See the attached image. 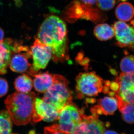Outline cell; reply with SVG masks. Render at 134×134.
<instances>
[{"instance_id": "13", "label": "cell", "mask_w": 134, "mask_h": 134, "mask_svg": "<svg viewBox=\"0 0 134 134\" xmlns=\"http://www.w3.org/2000/svg\"><path fill=\"white\" fill-rule=\"evenodd\" d=\"M14 40L7 39L0 42V74H5L9 66Z\"/></svg>"}, {"instance_id": "17", "label": "cell", "mask_w": 134, "mask_h": 134, "mask_svg": "<svg viewBox=\"0 0 134 134\" xmlns=\"http://www.w3.org/2000/svg\"><path fill=\"white\" fill-rule=\"evenodd\" d=\"M94 34L97 38L102 41L111 39L115 36L113 27L106 23L97 25L94 29Z\"/></svg>"}, {"instance_id": "8", "label": "cell", "mask_w": 134, "mask_h": 134, "mask_svg": "<svg viewBox=\"0 0 134 134\" xmlns=\"http://www.w3.org/2000/svg\"><path fill=\"white\" fill-rule=\"evenodd\" d=\"M117 45L134 51V19L129 24L118 21L114 24Z\"/></svg>"}, {"instance_id": "19", "label": "cell", "mask_w": 134, "mask_h": 134, "mask_svg": "<svg viewBox=\"0 0 134 134\" xmlns=\"http://www.w3.org/2000/svg\"><path fill=\"white\" fill-rule=\"evenodd\" d=\"M12 128V119L7 111H0V134H11Z\"/></svg>"}, {"instance_id": "3", "label": "cell", "mask_w": 134, "mask_h": 134, "mask_svg": "<svg viewBox=\"0 0 134 134\" xmlns=\"http://www.w3.org/2000/svg\"><path fill=\"white\" fill-rule=\"evenodd\" d=\"M53 77L52 85L45 92L42 99L60 112L64 107L72 103V92L65 77L54 75Z\"/></svg>"}, {"instance_id": "7", "label": "cell", "mask_w": 134, "mask_h": 134, "mask_svg": "<svg viewBox=\"0 0 134 134\" xmlns=\"http://www.w3.org/2000/svg\"><path fill=\"white\" fill-rule=\"evenodd\" d=\"M31 50L33 59L32 70L34 75L40 69L45 68L52 58V50L38 38H36L31 47Z\"/></svg>"}, {"instance_id": "28", "label": "cell", "mask_w": 134, "mask_h": 134, "mask_svg": "<svg viewBox=\"0 0 134 134\" xmlns=\"http://www.w3.org/2000/svg\"><path fill=\"white\" fill-rule=\"evenodd\" d=\"M121 1H122L123 2H125V1H126V0H121Z\"/></svg>"}, {"instance_id": "29", "label": "cell", "mask_w": 134, "mask_h": 134, "mask_svg": "<svg viewBox=\"0 0 134 134\" xmlns=\"http://www.w3.org/2000/svg\"><path fill=\"white\" fill-rule=\"evenodd\" d=\"M16 134L12 133V134Z\"/></svg>"}, {"instance_id": "16", "label": "cell", "mask_w": 134, "mask_h": 134, "mask_svg": "<svg viewBox=\"0 0 134 134\" xmlns=\"http://www.w3.org/2000/svg\"><path fill=\"white\" fill-rule=\"evenodd\" d=\"M114 96L117 99L122 119L129 124H134V105L124 101L116 93Z\"/></svg>"}, {"instance_id": "1", "label": "cell", "mask_w": 134, "mask_h": 134, "mask_svg": "<svg viewBox=\"0 0 134 134\" xmlns=\"http://www.w3.org/2000/svg\"><path fill=\"white\" fill-rule=\"evenodd\" d=\"M67 34L66 23L56 16H48L40 26L38 38L52 49V58L54 62L68 58Z\"/></svg>"}, {"instance_id": "21", "label": "cell", "mask_w": 134, "mask_h": 134, "mask_svg": "<svg viewBox=\"0 0 134 134\" xmlns=\"http://www.w3.org/2000/svg\"><path fill=\"white\" fill-rule=\"evenodd\" d=\"M96 3L100 9L104 11H108L114 7L116 3V0H97Z\"/></svg>"}, {"instance_id": "24", "label": "cell", "mask_w": 134, "mask_h": 134, "mask_svg": "<svg viewBox=\"0 0 134 134\" xmlns=\"http://www.w3.org/2000/svg\"><path fill=\"white\" fill-rule=\"evenodd\" d=\"M85 4L89 5H93L96 2L97 0H81Z\"/></svg>"}, {"instance_id": "22", "label": "cell", "mask_w": 134, "mask_h": 134, "mask_svg": "<svg viewBox=\"0 0 134 134\" xmlns=\"http://www.w3.org/2000/svg\"><path fill=\"white\" fill-rule=\"evenodd\" d=\"M45 134H68L62 132L58 129L57 124L45 128Z\"/></svg>"}, {"instance_id": "5", "label": "cell", "mask_w": 134, "mask_h": 134, "mask_svg": "<svg viewBox=\"0 0 134 134\" xmlns=\"http://www.w3.org/2000/svg\"><path fill=\"white\" fill-rule=\"evenodd\" d=\"M76 81V90L81 96H97L104 88L105 82L95 72L81 73Z\"/></svg>"}, {"instance_id": "14", "label": "cell", "mask_w": 134, "mask_h": 134, "mask_svg": "<svg viewBox=\"0 0 134 134\" xmlns=\"http://www.w3.org/2000/svg\"><path fill=\"white\" fill-rule=\"evenodd\" d=\"M33 86L36 91L44 93L47 91L52 85L54 82L53 75L48 72L39 73L34 75Z\"/></svg>"}, {"instance_id": "11", "label": "cell", "mask_w": 134, "mask_h": 134, "mask_svg": "<svg viewBox=\"0 0 134 134\" xmlns=\"http://www.w3.org/2000/svg\"><path fill=\"white\" fill-rule=\"evenodd\" d=\"M98 115L87 116L83 114L81 122L76 128L85 134H104L105 125L98 119Z\"/></svg>"}, {"instance_id": "12", "label": "cell", "mask_w": 134, "mask_h": 134, "mask_svg": "<svg viewBox=\"0 0 134 134\" xmlns=\"http://www.w3.org/2000/svg\"><path fill=\"white\" fill-rule=\"evenodd\" d=\"M118 102L116 98L113 97H105L100 99L97 105L91 110L92 114L112 115L117 110Z\"/></svg>"}, {"instance_id": "18", "label": "cell", "mask_w": 134, "mask_h": 134, "mask_svg": "<svg viewBox=\"0 0 134 134\" xmlns=\"http://www.w3.org/2000/svg\"><path fill=\"white\" fill-rule=\"evenodd\" d=\"M14 85L15 88L17 91L22 93H28L32 88L33 81L29 76L24 74L19 76L16 79Z\"/></svg>"}, {"instance_id": "9", "label": "cell", "mask_w": 134, "mask_h": 134, "mask_svg": "<svg viewBox=\"0 0 134 134\" xmlns=\"http://www.w3.org/2000/svg\"><path fill=\"white\" fill-rule=\"evenodd\" d=\"M60 113L42 99L36 98L32 120L34 122H39L42 120L46 122H53L58 119Z\"/></svg>"}, {"instance_id": "20", "label": "cell", "mask_w": 134, "mask_h": 134, "mask_svg": "<svg viewBox=\"0 0 134 134\" xmlns=\"http://www.w3.org/2000/svg\"><path fill=\"white\" fill-rule=\"evenodd\" d=\"M120 67L123 73L134 74V56L130 55L122 58Z\"/></svg>"}, {"instance_id": "25", "label": "cell", "mask_w": 134, "mask_h": 134, "mask_svg": "<svg viewBox=\"0 0 134 134\" xmlns=\"http://www.w3.org/2000/svg\"><path fill=\"white\" fill-rule=\"evenodd\" d=\"M104 134H119L117 132L113 130H105L104 132Z\"/></svg>"}, {"instance_id": "15", "label": "cell", "mask_w": 134, "mask_h": 134, "mask_svg": "<svg viewBox=\"0 0 134 134\" xmlns=\"http://www.w3.org/2000/svg\"><path fill=\"white\" fill-rule=\"evenodd\" d=\"M115 14L119 21L125 23L130 21L134 17V7L129 2L121 3L117 5Z\"/></svg>"}, {"instance_id": "4", "label": "cell", "mask_w": 134, "mask_h": 134, "mask_svg": "<svg viewBox=\"0 0 134 134\" xmlns=\"http://www.w3.org/2000/svg\"><path fill=\"white\" fill-rule=\"evenodd\" d=\"M32 58L31 50L28 46L20 42L13 41L9 63L12 71L19 73L26 72L33 76L32 65L29 61Z\"/></svg>"}, {"instance_id": "2", "label": "cell", "mask_w": 134, "mask_h": 134, "mask_svg": "<svg viewBox=\"0 0 134 134\" xmlns=\"http://www.w3.org/2000/svg\"><path fill=\"white\" fill-rule=\"evenodd\" d=\"M36 94L32 92L22 93L16 92L8 96L5 101L7 111L14 123L25 125L33 116Z\"/></svg>"}, {"instance_id": "10", "label": "cell", "mask_w": 134, "mask_h": 134, "mask_svg": "<svg viewBox=\"0 0 134 134\" xmlns=\"http://www.w3.org/2000/svg\"><path fill=\"white\" fill-rule=\"evenodd\" d=\"M116 82L119 89L115 93L125 102L134 105V74L121 73Z\"/></svg>"}, {"instance_id": "26", "label": "cell", "mask_w": 134, "mask_h": 134, "mask_svg": "<svg viewBox=\"0 0 134 134\" xmlns=\"http://www.w3.org/2000/svg\"><path fill=\"white\" fill-rule=\"evenodd\" d=\"M4 37V33L2 29L0 28V42L3 40Z\"/></svg>"}, {"instance_id": "27", "label": "cell", "mask_w": 134, "mask_h": 134, "mask_svg": "<svg viewBox=\"0 0 134 134\" xmlns=\"http://www.w3.org/2000/svg\"><path fill=\"white\" fill-rule=\"evenodd\" d=\"M71 134H85L83 132H81V131L79 130V129H77L76 127L74 132Z\"/></svg>"}, {"instance_id": "6", "label": "cell", "mask_w": 134, "mask_h": 134, "mask_svg": "<svg viewBox=\"0 0 134 134\" xmlns=\"http://www.w3.org/2000/svg\"><path fill=\"white\" fill-rule=\"evenodd\" d=\"M83 114V110H79L74 103L67 105L60 112L58 119L59 127L63 132L72 133L81 122Z\"/></svg>"}, {"instance_id": "23", "label": "cell", "mask_w": 134, "mask_h": 134, "mask_svg": "<svg viewBox=\"0 0 134 134\" xmlns=\"http://www.w3.org/2000/svg\"><path fill=\"white\" fill-rule=\"evenodd\" d=\"M8 85L5 79L0 77V97L5 96L7 93Z\"/></svg>"}]
</instances>
